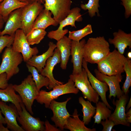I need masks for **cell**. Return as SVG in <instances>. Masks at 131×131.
<instances>
[{"mask_svg":"<svg viewBox=\"0 0 131 131\" xmlns=\"http://www.w3.org/2000/svg\"><path fill=\"white\" fill-rule=\"evenodd\" d=\"M96 111L93 117L94 123L99 124L102 120L108 119L112 114L111 111L103 102L98 101L96 104Z\"/></svg>","mask_w":131,"mask_h":131,"instance_id":"29","label":"cell"},{"mask_svg":"<svg viewBox=\"0 0 131 131\" xmlns=\"http://www.w3.org/2000/svg\"><path fill=\"white\" fill-rule=\"evenodd\" d=\"M3 0H0V3Z\"/></svg>","mask_w":131,"mask_h":131,"instance_id":"47","label":"cell"},{"mask_svg":"<svg viewBox=\"0 0 131 131\" xmlns=\"http://www.w3.org/2000/svg\"><path fill=\"white\" fill-rule=\"evenodd\" d=\"M124 70L126 76V79L122 87V91L125 94H128L129 89L131 86V60L126 57L124 66Z\"/></svg>","mask_w":131,"mask_h":131,"instance_id":"32","label":"cell"},{"mask_svg":"<svg viewBox=\"0 0 131 131\" xmlns=\"http://www.w3.org/2000/svg\"><path fill=\"white\" fill-rule=\"evenodd\" d=\"M0 109L4 116L8 129L13 131H25L17 123L16 119L19 115V112L13 104L8 105L5 102L0 100Z\"/></svg>","mask_w":131,"mask_h":131,"instance_id":"15","label":"cell"},{"mask_svg":"<svg viewBox=\"0 0 131 131\" xmlns=\"http://www.w3.org/2000/svg\"><path fill=\"white\" fill-rule=\"evenodd\" d=\"M48 45L49 48L46 51L39 55L33 56L26 62V64L34 67L40 73L44 67L47 59L53 55L56 48V44L52 42H50Z\"/></svg>","mask_w":131,"mask_h":131,"instance_id":"21","label":"cell"},{"mask_svg":"<svg viewBox=\"0 0 131 131\" xmlns=\"http://www.w3.org/2000/svg\"><path fill=\"white\" fill-rule=\"evenodd\" d=\"M127 112L126 113V117L131 116V108H130Z\"/></svg>","mask_w":131,"mask_h":131,"instance_id":"44","label":"cell"},{"mask_svg":"<svg viewBox=\"0 0 131 131\" xmlns=\"http://www.w3.org/2000/svg\"><path fill=\"white\" fill-rule=\"evenodd\" d=\"M22 8L14 10L9 14L4 28L1 32V36L5 35H14L17 30L21 29Z\"/></svg>","mask_w":131,"mask_h":131,"instance_id":"19","label":"cell"},{"mask_svg":"<svg viewBox=\"0 0 131 131\" xmlns=\"http://www.w3.org/2000/svg\"><path fill=\"white\" fill-rule=\"evenodd\" d=\"M79 91V90L75 86L74 82L69 78L66 83L57 85L50 91L42 90H40L38 96L35 100L41 104H44L46 108H49L52 101L57 99L60 96L69 93L77 94Z\"/></svg>","mask_w":131,"mask_h":131,"instance_id":"4","label":"cell"},{"mask_svg":"<svg viewBox=\"0 0 131 131\" xmlns=\"http://www.w3.org/2000/svg\"><path fill=\"white\" fill-rule=\"evenodd\" d=\"M52 15L50 11L43 9L35 20L32 30L38 28L45 30L51 25L57 26L58 24L52 17Z\"/></svg>","mask_w":131,"mask_h":131,"instance_id":"24","label":"cell"},{"mask_svg":"<svg viewBox=\"0 0 131 131\" xmlns=\"http://www.w3.org/2000/svg\"><path fill=\"white\" fill-rule=\"evenodd\" d=\"M47 33L45 29L36 28L32 30L26 36L29 45H33L39 43L44 38Z\"/></svg>","mask_w":131,"mask_h":131,"instance_id":"30","label":"cell"},{"mask_svg":"<svg viewBox=\"0 0 131 131\" xmlns=\"http://www.w3.org/2000/svg\"><path fill=\"white\" fill-rule=\"evenodd\" d=\"M6 124L4 118L2 115L1 111L0 109V124Z\"/></svg>","mask_w":131,"mask_h":131,"instance_id":"40","label":"cell"},{"mask_svg":"<svg viewBox=\"0 0 131 131\" xmlns=\"http://www.w3.org/2000/svg\"><path fill=\"white\" fill-rule=\"evenodd\" d=\"M93 32L92 27L88 24L82 29L77 31L68 32V38L71 40L79 42L80 40Z\"/></svg>","mask_w":131,"mask_h":131,"instance_id":"31","label":"cell"},{"mask_svg":"<svg viewBox=\"0 0 131 131\" xmlns=\"http://www.w3.org/2000/svg\"><path fill=\"white\" fill-rule=\"evenodd\" d=\"M121 4L124 7L125 10L124 13L125 18L129 17L131 15V0H120Z\"/></svg>","mask_w":131,"mask_h":131,"instance_id":"35","label":"cell"},{"mask_svg":"<svg viewBox=\"0 0 131 131\" xmlns=\"http://www.w3.org/2000/svg\"><path fill=\"white\" fill-rule=\"evenodd\" d=\"M128 99V94H124L118 99L113 101L115 109L108 119L113 121L115 125L121 124L128 127L130 126V123L126 120L125 113L126 106Z\"/></svg>","mask_w":131,"mask_h":131,"instance_id":"14","label":"cell"},{"mask_svg":"<svg viewBox=\"0 0 131 131\" xmlns=\"http://www.w3.org/2000/svg\"><path fill=\"white\" fill-rule=\"evenodd\" d=\"M78 112L76 109H75L72 116L68 118L66 124L64 126V129L71 131H96L95 128L91 129L86 127L84 122L79 119Z\"/></svg>","mask_w":131,"mask_h":131,"instance_id":"26","label":"cell"},{"mask_svg":"<svg viewBox=\"0 0 131 131\" xmlns=\"http://www.w3.org/2000/svg\"><path fill=\"white\" fill-rule=\"evenodd\" d=\"M82 66L87 72L88 80L92 88L100 97L102 102L110 109H113V108L108 102L106 98V93L109 90L107 84L105 82L100 81L93 75L88 68L87 62L83 59Z\"/></svg>","mask_w":131,"mask_h":131,"instance_id":"17","label":"cell"},{"mask_svg":"<svg viewBox=\"0 0 131 131\" xmlns=\"http://www.w3.org/2000/svg\"><path fill=\"white\" fill-rule=\"evenodd\" d=\"M114 38H109L108 42L113 44L121 54L123 55L126 48H131V33H127L121 29L113 34Z\"/></svg>","mask_w":131,"mask_h":131,"instance_id":"20","label":"cell"},{"mask_svg":"<svg viewBox=\"0 0 131 131\" xmlns=\"http://www.w3.org/2000/svg\"><path fill=\"white\" fill-rule=\"evenodd\" d=\"M81 10L80 8L78 7L71 9L68 15L59 23V25L57 29L49 32L47 34L48 37L49 39H54L57 41L68 32V29H63L65 27L70 25L76 28L75 21L81 22L82 20V15L80 13Z\"/></svg>","mask_w":131,"mask_h":131,"instance_id":"7","label":"cell"},{"mask_svg":"<svg viewBox=\"0 0 131 131\" xmlns=\"http://www.w3.org/2000/svg\"><path fill=\"white\" fill-rule=\"evenodd\" d=\"M126 58L115 49L97 64L98 70L108 76L121 74L124 72V66Z\"/></svg>","mask_w":131,"mask_h":131,"instance_id":"2","label":"cell"},{"mask_svg":"<svg viewBox=\"0 0 131 131\" xmlns=\"http://www.w3.org/2000/svg\"><path fill=\"white\" fill-rule=\"evenodd\" d=\"M109 47L103 36L89 38L83 47V59L87 62L97 64L110 52Z\"/></svg>","mask_w":131,"mask_h":131,"instance_id":"1","label":"cell"},{"mask_svg":"<svg viewBox=\"0 0 131 131\" xmlns=\"http://www.w3.org/2000/svg\"><path fill=\"white\" fill-rule=\"evenodd\" d=\"M5 22L2 16L0 14V30L2 28Z\"/></svg>","mask_w":131,"mask_h":131,"instance_id":"41","label":"cell"},{"mask_svg":"<svg viewBox=\"0 0 131 131\" xmlns=\"http://www.w3.org/2000/svg\"><path fill=\"white\" fill-rule=\"evenodd\" d=\"M127 57L131 59V51L128 52L127 54Z\"/></svg>","mask_w":131,"mask_h":131,"instance_id":"46","label":"cell"},{"mask_svg":"<svg viewBox=\"0 0 131 131\" xmlns=\"http://www.w3.org/2000/svg\"><path fill=\"white\" fill-rule=\"evenodd\" d=\"M1 31H0V36H1L0 35H1Z\"/></svg>","mask_w":131,"mask_h":131,"instance_id":"48","label":"cell"},{"mask_svg":"<svg viewBox=\"0 0 131 131\" xmlns=\"http://www.w3.org/2000/svg\"><path fill=\"white\" fill-rule=\"evenodd\" d=\"M21 105L22 110L18 111L17 119L25 131H45L44 122L39 118L32 116L28 112L23 102Z\"/></svg>","mask_w":131,"mask_h":131,"instance_id":"11","label":"cell"},{"mask_svg":"<svg viewBox=\"0 0 131 131\" xmlns=\"http://www.w3.org/2000/svg\"><path fill=\"white\" fill-rule=\"evenodd\" d=\"M131 107V97H130V99L128 102L126 107L125 108V111H127Z\"/></svg>","mask_w":131,"mask_h":131,"instance_id":"43","label":"cell"},{"mask_svg":"<svg viewBox=\"0 0 131 131\" xmlns=\"http://www.w3.org/2000/svg\"><path fill=\"white\" fill-rule=\"evenodd\" d=\"M2 59L0 66V74L6 73L8 81L19 72L18 66L23 60V57L21 53L13 50L11 46L6 47L2 54Z\"/></svg>","mask_w":131,"mask_h":131,"instance_id":"5","label":"cell"},{"mask_svg":"<svg viewBox=\"0 0 131 131\" xmlns=\"http://www.w3.org/2000/svg\"><path fill=\"white\" fill-rule=\"evenodd\" d=\"M28 71L32 76L38 90L39 92L42 87L45 86L48 89L49 80L47 77L40 74L37 69L34 67L26 64Z\"/></svg>","mask_w":131,"mask_h":131,"instance_id":"28","label":"cell"},{"mask_svg":"<svg viewBox=\"0 0 131 131\" xmlns=\"http://www.w3.org/2000/svg\"><path fill=\"white\" fill-rule=\"evenodd\" d=\"M30 45L23 31L21 29L17 30L15 33L12 48L14 51L22 54L23 60L25 62L39 52L36 47L32 48Z\"/></svg>","mask_w":131,"mask_h":131,"instance_id":"9","label":"cell"},{"mask_svg":"<svg viewBox=\"0 0 131 131\" xmlns=\"http://www.w3.org/2000/svg\"><path fill=\"white\" fill-rule=\"evenodd\" d=\"M12 84H8L4 89L0 88V99L5 102H10L16 107L19 112L22 110L21 104L22 103L19 95L17 94Z\"/></svg>","mask_w":131,"mask_h":131,"instance_id":"22","label":"cell"},{"mask_svg":"<svg viewBox=\"0 0 131 131\" xmlns=\"http://www.w3.org/2000/svg\"><path fill=\"white\" fill-rule=\"evenodd\" d=\"M45 131H59L61 130L50 123L49 121L46 120L44 122Z\"/></svg>","mask_w":131,"mask_h":131,"instance_id":"38","label":"cell"},{"mask_svg":"<svg viewBox=\"0 0 131 131\" xmlns=\"http://www.w3.org/2000/svg\"><path fill=\"white\" fill-rule=\"evenodd\" d=\"M99 0H89L87 3L82 4L80 6L81 8L84 10H88L89 16L92 17L97 14L98 16H100L98 8L100 7L99 4Z\"/></svg>","mask_w":131,"mask_h":131,"instance_id":"33","label":"cell"},{"mask_svg":"<svg viewBox=\"0 0 131 131\" xmlns=\"http://www.w3.org/2000/svg\"><path fill=\"white\" fill-rule=\"evenodd\" d=\"M72 40L65 36L57 41L56 48L59 50L61 58L60 66L63 70L66 69L69 57L71 55Z\"/></svg>","mask_w":131,"mask_h":131,"instance_id":"23","label":"cell"},{"mask_svg":"<svg viewBox=\"0 0 131 131\" xmlns=\"http://www.w3.org/2000/svg\"><path fill=\"white\" fill-rule=\"evenodd\" d=\"M79 102L82 106V111L83 113L82 121L85 125H88L95 115L96 107L93 106L91 102L85 100L82 97H79Z\"/></svg>","mask_w":131,"mask_h":131,"instance_id":"27","label":"cell"},{"mask_svg":"<svg viewBox=\"0 0 131 131\" xmlns=\"http://www.w3.org/2000/svg\"><path fill=\"white\" fill-rule=\"evenodd\" d=\"M61 58L59 49L56 48L54 50L53 55L47 59L46 64L40 74L48 77L49 80L48 89L51 90L57 85L63 84V83L56 80L54 77L53 71L55 66L61 63Z\"/></svg>","mask_w":131,"mask_h":131,"instance_id":"16","label":"cell"},{"mask_svg":"<svg viewBox=\"0 0 131 131\" xmlns=\"http://www.w3.org/2000/svg\"><path fill=\"white\" fill-rule=\"evenodd\" d=\"M13 87L15 91L19 94L26 110L33 115L32 106L34 101L38 96L39 91L31 74L28 75L20 84L13 85Z\"/></svg>","mask_w":131,"mask_h":131,"instance_id":"3","label":"cell"},{"mask_svg":"<svg viewBox=\"0 0 131 131\" xmlns=\"http://www.w3.org/2000/svg\"><path fill=\"white\" fill-rule=\"evenodd\" d=\"M71 98L62 102H59L55 100L52 101L49 108L52 111L53 115L51 118V120L55 123V126L58 127L61 130L64 129L67 119L70 115L68 112L66 105L67 102L71 99Z\"/></svg>","mask_w":131,"mask_h":131,"instance_id":"12","label":"cell"},{"mask_svg":"<svg viewBox=\"0 0 131 131\" xmlns=\"http://www.w3.org/2000/svg\"><path fill=\"white\" fill-rule=\"evenodd\" d=\"M7 75L4 73L0 74V88L4 89L8 85V80L7 79Z\"/></svg>","mask_w":131,"mask_h":131,"instance_id":"37","label":"cell"},{"mask_svg":"<svg viewBox=\"0 0 131 131\" xmlns=\"http://www.w3.org/2000/svg\"><path fill=\"white\" fill-rule=\"evenodd\" d=\"M20 1L25 2L28 4H31L34 2H38L44 4V0H19Z\"/></svg>","mask_w":131,"mask_h":131,"instance_id":"39","label":"cell"},{"mask_svg":"<svg viewBox=\"0 0 131 131\" xmlns=\"http://www.w3.org/2000/svg\"><path fill=\"white\" fill-rule=\"evenodd\" d=\"M86 42L85 39L79 42L72 40L71 55V62L73 66L72 74H77L82 71L83 59V49Z\"/></svg>","mask_w":131,"mask_h":131,"instance_id":"18","label":"cell"},{"mask_svg":"<svg viewBox=\"0 0 131 131\" xmlns=\"http://www.w3.org/2000/svg\"><path fill=\"white\" fill-rule=\"evenodd\" d=\"M72 3V0H44L43 5L44 9L52 13L59 24L70 13Z\"/></svg>","mask_w":131,"mask_h":131,"instance_id":"10","label":"cell"},{"mask_svg":"<svg viewBox=\"0 0 131 131\" xmlns=\"http://www.w3.org/2000/svg\"><path fill=\"white\" fill-rule=\"evenodd\" d=\"M126 120L127 121L130 123H131V116L126 117Z\"/></svg>","mask_w":131,"mask_h":131,"instance_id":"45","label":"cell"},{"mask_svg":"<svg viewBox=\"0 0 131 131\" xmlns=\"http://www.w3.org/2000/svg\"><path fill=\"white\" fill-rule=\"evenodd\" d=\"M42 4L38 2L28 4L22 8V29L26 35L32 30L34 22L44 9Z\"/></svg>","mask_w":131,"mask_h":131,"instance_id":"8","label":"cell"},{"mask_svg":"<svg viewBox=\"0 0 131 131\" xmlns=\"http://www.w3.org/2000/svg\"><path fill=\"white\" fill-rule=\"evenodd\" d=\"M100 123L103 126L102 131H111L115 125L114 122L108 119H106L105 121H101Z\"/></svg>","mask_w":131,"mask_h":131,"instance_id":"36","label":"cell"},{"mask_svg":"<svg viewBox=\"0 0 131 131\" xmlns=\"http://www.w3.org/2000/svg\"><path fill=\"white\" fill-rule=\"evenodd\" d=\"M28 4L19 0H3L0 3V14L5 22L11 12L23 8Z\"/></svg>","mask_w":131,"mask_h":131,"instance_id":"25","label":"cell"},{"mask_svg":"<svg viewBox=\"0 0 131 131\" xmlns=\"http://www.w3.org/2000/svg\"><path fill=\"white\" fill-rule=\"evenodd\" d=\"M8 128L7 127H5L3 125V124H0V131H9Z\"/></svg>","mask_w":131,"mask_h":131,"instance_id":"42","label":"cell"},{"mask_svg":"<svg viewBox=\"0 0 131 131\" xmlns=\"http://www.w3.org/2000/svg\"><path fill=\"white\" fill-rule=\"evenodd\" d=\"M69 77L74 82L75 87L82 92L85 98L95 104L98 101L99 96L92 88L88 80L87 72L84 68L80 73L72 74Z\"/></svg>","mask_w":131,"mask_h":131,"instance_id":"6","label":"cell"},{"mask_svg":"<svg viewBox=\"0 0 131 131\" xmlns=\"http://www.w3.org/2000/svg\"><path fill=\"white\" fill-rule=\"evenodd\" d=\"M14 35H5L0 36V54L5 47L12 45L14 39Z\"/></svg>","mask_w":131,"mask_h":131,"instance_id":"34","label":"cell"},{"mask_svg":"<svg viewBox=\"0 0 131 131\" xmlns=\"http://www.w3.org/2000/svg\"><path fill=\"white\" fill-rule=\"evenodd\" d=\"M94 72L96 77L100 81L106 83L109 87V99L112 96L118 99L124 94L120 84L123 79L121 74L108 76L101 73L96 69Z\"/></svg>","mask_w":131,"mask_h":131,"instance_id":"13","label":"cell"}]
</instances>
